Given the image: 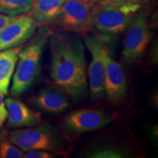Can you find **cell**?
<instances>
[{"label":"cell","instance_id":"4fadbf2b","mask_svg":"<svg viewBox=\"0 0 158 158\" xmlns=\"http://www.w3.org/2000/svg\"><path fill=\"white\" fill-rule=\"evenodd\" d=\"M21 46L0 51V92L8 94L10 81L19 59Z\"/></svg>","mask_w":158,"mask_h":158},{"label":"cell","instance_id":"277c9868","mask_svg":"<svg viewBox=\"0 0 158 158\" xmlns=\"http://www.w3.org/2000/svg\"><path fill=\"white\" fill-rule=\"evenodd\" d=\"M48 34V31L43 29L40 35L32 43L20 51L16 70L13 78L12 95L19 96L23 94L39 77L43 48L47 42Z\"/></svg>","mask_w":158,"mask_h":158},{"label":"cell","instance_id":"6da1fadb","mask_svg":"<svg viewBox=\"0 0 158 158\" xmlns=\"http://www.w3.org/2000/svg\"><path fill=\"white\" fill-rule=\"evenodd\" d=\"M51 78L57 87L75 101L87 93L88 78L85 47L72 31L49 32Z\"/></svg>","mask_w":158,"mask_h":158},{"label":"cell","instance_id":"7a4b0ae2","mask_svg":"<svg viewBox=\"0 0 158 158\" xmlns=\"http://www.w3.org/2000/svg\"><path fill=\"white\" fill-rule=\"evenodd\" d=\"M92 28L107 35L121 34L129 28L141 9L140 3L92 0Z\"/></svg>","mask_w":158,"mask_h":158},{"label":"cell","instance_id":"5b68a950","mask_svg":"<svg viewBox=\"0 0 158 158\" xmlns=\"http://www.w3.org/2000/svg\"><path fill=\"white\" fill-rule=\"evenodd\" d=\"M127 30L124 40L122 58L124 62L132 64L141 58L152 37L147 13H137Z\"/></svg>","mask_w":158,"mask_h":158},{"label":"cell","instance_id":"8992f818","mask_svg":"<svg viewBox=\"0 0 158 158\" xmlns=\"http://www.w3.org/2000/svg\"><path fill=\"white\" fill-rule=\"evenodd\" d=\"M84 42L92 55L87 70L90 93L92 98L99 100L105 95V56L108 50L104 45L102 35H86Z\"/></svg>","mask_w":158,"mask_h":158},{"label":"cell","instance_id":"5bb4252c","mask_svg":"<svg viewBox=\"0 0 158 158\" xmlns=\"http://www.w3.org/2000/svg\"><path fill=\"white\" fill-rule=\"evenodd\" d=\"M65 0H33L30 9L36 22L43 23L55 20L60 13Z\"/></svg>","mask_w":158,"mask_h":158},{"label":"cell","instance_id":"3957f363","mask_svg":"<svg viewBox=\"0 0 158 158\" xmlns=\"http://www.w3.org/2000/svg\"><path fill=\"white\" fill-rule=\"evenodd\" d=\"M9 140L22 151L44 150L56 155H68L70 146L66 137L50 123L12 132Z\"/></svg>","mask_w":158,"mask_h":158},{"label":"cell","instance_id":"44dd1931","mask_svg":"<svg viewBox=\"0 0 158 158\" xmlns=\"http://www.w3.org/2000/svg\"><path fill=\"white\" fill-rule=\"evenodd\" d=\"M115 2H135L140 3L141 2H143V0H113Z\"/></svg>","mask_w":158,"mask_h":158},{"label":"cell","instance_id":"52a82bcc","mask_svg":"<svg viewBox=\"0 0 158 158\" xmlns=\"http://www.w3.org/2000/svg\"><path fill=\"white\" fill-rule=\"evenodd\" d=\"M55 21L65 31L86 33L92 29V6L81 0H65Z\"/></svg>","mask_w":158,"mask_h":158},{"label":"cell","instance_id":"9c48e42d","mask_svg":"<svg viewBox=\"0 0 158 158\" xmlns=\"http://www.w3.org/2000/svg\"><path fill=\"white\" fill-rule=\"evenodd\" d=\"M37 23L29 15H18L0 34V51L20 46L34 35Z\"/></svg>","mask_w":158,"mask_h":158},{"label":"cell","instance_id":"d6986e66","mask_svg":"<svg viewBox=\"0 0 158 158\" xmlns=\"http://www.w3.org/2000/svg\"><path fill=\"white\" fill-rule=\"evenodd\" d=\"M7 118V110L4 100V94L0 92V127Z\"/></svg>","mask_w":158,"mask_h":158},{"label":"cell","instance_id":"e0dca14e","mask_svg":"<svg viewBox=\"0 0 158 158\" xmlns=\"http://www.w3.org/2000/svg\"><path fill=\"white\" fill-rule=\"evenodd\" d=\"M123 149L116 147H104L94 149L89 154L91 158H123L128 157Z\"/></svg>","mask_w":158,"mask_h":158},{"label":"cell","instance_id":"ffe728a7","mask_svg":"<svg viewBox=\"0 0 158 158\" xmlns=\"http://www.w3.org/2000/svg\"><path fill=\"white\" fill-rule=\"evenodd\" d=\"M17 16H10V15H4L0 13V34H1V32L2 31L3 29H5L10 23H11L12 21H14V20L16 19Z\"/></svg>","mask_w":158,"mask_h":158},{"label":"cell","instance_id":"ba28073f","mask_svg":"<svg viewBox=\"0 0 158 158\" xmlns=\"http://www.w3.org/2000/svg\"><path fill=\"white\" fill-rule=\"evenodd\" d=\"M113 119V114L104 110L83 108L68 114L63 119V125L69 133L81 134L101 129Z\"/></svg>","mask_w":158,"mask_h":158},{"label":"cell","instance_id":"30bf717a","mask_svg":"<svg viewBox=\"0 0 158 158\" xmlns=\"http://www.w3.org/2000/svg\"><path fill=\"white\" fill-rule=\"evenodd\" d=\"M105 94L114 103L121 102L127 94V80L122 66L110 56L108 51L105 56Z\"/></svg>","mask_w":158,"mask_h":158},{"label":"cell","instance_id":"9a60e30c","mask_svg":"<svg viewBox=\"0 0 158 158\" xmlns=\"http://www.w3.org/2000/svg\"><path fill=\"white\" fill-rule=\"evenodd\" d=\"M33 0H0V13L10 16L27 13L30 10Z\"/></svg>","mask_w":158,"mask_h":158},{"label":"cell","instance_id":"2e32d148","mask_svg":"<svg viewBox=\"0 0 158 158\" xmlns=\"http://www.w3.org/2000/svg\"><path fill=\"white\" fill-rule=\"evenodd\" d=\"M23 151L0 134V158L23 157Z\"/></svg>","mask_w":158,"mask_h":158},{"label":"cell","instance_id":"7c38bea8","mask_svg":"<svg viewBox=\"0 0 158 158\" xmlns=\"http://www.w3.org/2000/svg\"><path fill=\"white\" fill-rule=\"evenodd\" d=\"M32 102L39 109L50 114L64 113L70 106L68 94L54 86L42 89L33 98Z\"/></svg>","mask_w":158,"mask_h":158},{"label":"cell","instance_id":"ac0fdd59","mask_svg":"<svg viewBox=\"0 0 158 158\" xmlns=\"http://www.w3.org/2000/svg\"><path fill=\"white\" fill-rule=\"evenodd\" d=\"M56 155L44 150H29L23 153V157L24 158H54Z\"/></svg>","mask_w":158,"mask_h":158},{"label":"cell","instance_id":"8fae6325","mask_svg":"<svg viewBox=\"0 0 158 158\" xmlns=\"http://www.w3.org/2000/svg\"><path fill=\"white\" fill-rule=\"evenodd\" d=\"M5 102L7 110V127H32L43 122L40 112L29 108L21 100L8 98Z\"/></svg>","mask_w":158,"mask_h":158},{"label":"cell","instance_id":"7402d4cb","mask_svg":"<svg viewBox=\"0 0 158 158\" xmlns=\"http://www.w3.org/2000/svg\"><path fill=\"white\" fill-rule=\"evenodd\" d=\"M83 2H91L92 1V0H81Z\"/></svg>","mask_w":158,"mask_h":158}]
</instances>
